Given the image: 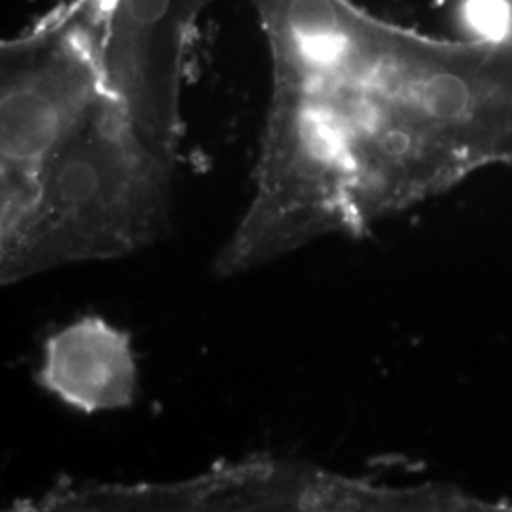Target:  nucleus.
Returning <instances> with one entry per match:
<instances>
[{"mask_svg": "<svg viewBox=\"0 0 512 512\" xmlns=\"http://www.w3.org/2000/svg\"><path fill=\"white\" fill-rule=\"evenodd\" d=\"M173 165L107 88L44 165L27 211L0 228L2 283L150 245L167 220Z\"/></svg>", "mask_w": 512, "mask_h": 512, "instance_id": "obj_1", "label": "nucleus"}, {"mask_svg": "<svg viewBox=\"0 0 512 512\" xmlns=\"http://www.w3.org/2000/svg\"><path fill=\"white\" fill-rule=\"evenodd\" d=\"M112 0H59L0 52L2 226L33 202L38 177L107 86Z\"/></svg>", "mask_w": 512, "mask_h": 512, "instance_id": "obj_2", "label": "nucleus"}, {"mask_svg": "<svg viewBox=\"0 0 512 512\" xmlns=\"http://www.w3.org/2000/svg\"><path fill=\"white\" fill-rule=\"evenodd\" d=\"M213 0H112L107 86L131 124L175 164L181 141L184 63L190 37Z\"/></svg>", "mask_w": 512, "mask_h": 512, "instance_id": "obj_3", "label": "nucleus"}, {"mask_svg": "<svg viewBox=\"0 0 512 512\" xmlns=\"http://www.w3.org/2000/svg\"><path fill=\"white\" fill-rule=\"evenodd\" d=\"M359 480L281 461L222 465L175 484L82 486L50 494L54 511H353Z\"/></svg>", "mask_w": 512, "mask_h": 512, "instance_id": "obj_4", "label": "nucleus"}, {"mask_svg": "<svg viewBox=\"0 0 512 512\" xmlns=\"http://www.w3.org/2000/svg\"><path fill=\"white\" fill-rule=\"evenodd\" d=\"M38 384L86 414L126 408L137 391L128 334L99 317L55 332L44 346Z\"/></svg>", "mask_w": 512, "mask_h": 512, "instance_id": "obj_5", "label": "nucleus"}]
</instances>
